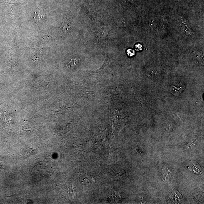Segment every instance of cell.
<instances>
[{"label": "cell", "mask_w": 204, "mask_h": 204, "mask_svg": "<svg viewBox=\"0 0 204 204\" xmlns=\"http://www.w3.org/2000/svg\"><path fill=\"white\" fill-rule=\"evenodd\" d=\"M45 16L44 12L42 8H38L36 9L35 12L34 16V21L36 23H41L45 19Z\"/></svg>", "instance_id": "cell-1"}, {"label": "cell", "mask_w": 204, "mask_h": 204, "mask_svg": "<svg viewBox=\"0 0 204 204\" xmlns=\"http://www.w3.org/2000/svg\"><path fill=\"white\" fill-rule=\"evenodd\" d=\"M27 149H28L29 153L32 155H35L37 151V150L33 148H29Z\"/></svg>", "instance_id": "cell-4"}, {"label": "cell", "mask_w": 204, "mask_h": 204, "mask_svg": "<svg viewBox=\"0 0 204 204\" xmlns=\"http://www.w3.org/2000/svg\"><path fill=\"white\" fill-rule=\"evenodd\" d=\"M135 48L137 50H141L142 49V45L140 44H138L135 45Z\"/></svg>", "instance_id": "cell-6"}, {"label": "cell", "mask_w": 204, "mask_h": 204, "mask_svg": "<svg viewBox=\"0 0 204 204\" xmlns=\"http://www.w3.org/2000/svg\"><path fill=\"white\" fill-rule=\"evenodd\" d=\"M127 53L128 56L131 57L135 55V51L133 50L128 49L127 50Z\"/></svg>", "instance_id": "cell-5"}, {"label": "cell", "mask_w": 204, "mask_h": 204, "mask_svg": "<svg viewBox=\"0 0 204 204\" xmlns=\"http://www.w3.org/2000/svg\"><path fill=\"white\" fill-rule=\"evenodd\" d=\"M95 182L94 179L91 176H89V177L85 178L83 181V183L86 185H93L95 183Z\"/></svg>", "instance_id": "cell-3"}, {"label": "cell", "mask_w": 204, "mask_h": 204, "mask_svg": "<svg viewBox=\"0 0 204 204\" xmlns=\"http://www.w3.org/2000/svg\"><path fill=\"white\" fill-rule=\"evenodd\" d=\"M180 25L182 30L185 32L186 34L191 35L193 34L191 29L189 25V24L186 21L182 18H181L180 21Z\"/></svg>", "instance_id": "cell-2"}]
</instances>
